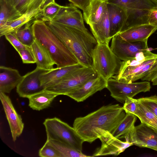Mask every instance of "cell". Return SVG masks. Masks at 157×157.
<instances>
[{"mask_svg":"<svg viewBox=\"0 0 157 157\" xmlns=\"http://www.w3.org/2000/svg\"><path fill=\"white\" fill-rule=\"evenodd\" d=\"M126 114L118 104L103 105L86 116L76 118L73 127L84 142L91 143L94 141V132L96 128L112 133Z\"/></svg>","mask_w":157,"mask_h":157,"instance_id":"obj_1","label":"cell"},{"mask_svg":"<svg viewBox=\"0 0 157 157\" xmlns=\"http://www.w3.org/2000/svg\"><path fill=\"white\" fill-rule=\"evenodd\" d=\"M45 23L80 63L92 67L93 52L98 44L93 35L74 27L52 21Z\"/></svg>","mask_w":157,"mask_h":157,"instance_id":"obj_2","label":"cell"},{"mask_svg":"<svg viewBox=\"0 0 157 157\" xmlns=\"http://www.w3.org/2000/svg\"><path fill=\"white\" fill-rule=\"evenodd\" d=\"M31 27L35 39L48 51L56 65V67L80 63L75 56L45 22L40 19L35 20Z\"/></svg>","mask_w":157,"mask_h":157,"instance_id":"obj_3","label":"cell"},{"mask_svg":"<svg viewBox=\"0 0 157 157\" xmlns=\"http://www.w3.org/2000/svg\"><path fill=\"white\" fill-rule=\"evenodd\" d=\"M121 62L109 44L98 43L93 50L92 67L98 75L106 80L118 73Z\"/></svg>","mask_w":157,"mask_h":157,"instance_id":"obj_4","label":"cell"},{"mask_svg":"<svg viewBox=\"0 0 157 157\" xmlns=\"http://www.w3.org/2000/svg\"><path fill=\"white\" fill-rule=\"evenodd\" d=\"M43 124L45 128L47 140L64 143L75 150L82 152L84 141L73 127L56 117L46 119Z\"/></svg>","mask_w":157,"mask_h":157,"instance_id":"obj_5","label":"cell"},{"mask_svg":"<svg viewBox=\"0 0 157 157\" xmlns=\"http://www.w3.org/2000/svg\"><path fill=\"white\" fill-rule=\"evenodd\" d=\"M98 75L93 67H84L70 74L57 83L45 89L59 95H67Z\"/></svg>","mask_w":157,"mask_h":157,"instance_id":"obj_6","label":"cell"},{"mask_svg":"<svg viewBox=\"0 0 157 157\" xmlns=\"http://www.w3.org/2000/svg\"><path fill=\"white\" fill-rule=\"evenodd\" d=\"M106 88L111 96L117 101L124 103L126 98H133L138 94L149 91L151 86L149 81L127 83L119 81L113 78L107 80Z\"/></svg>","mask_w":157,"mask_h":157,"instance_id":"obj_7","label":"cell"},{"mask_svg":"<svg viewBox=\"0 0 157 157\" xmlns=\"http://www.w3.org/2000/svg\"><path fill=\"white\" fill-rule=\"evenodd\" d=\"M94 138V141L99 139L101 142V146L92 157L117 155L133 145L130 142L121 140L114 136L111 132L101 128H97L95 130Z\"/></svg>","mask_w":157,"mask_h":157,"instance_id":"obj_8","label":"cell"},{"mask_svg":"<svg viewBox=\"0 0 157 157\" xmlns=\"http://www.w3.org/2000/svg\"><path fill=\"white\" fill-rule=\"evenodd\" d=\"M124 138L133 145L157 151V133L152 128L143 123L134 125Z\"/></svg>","mask_w":157,"mask_h":157,"instance_id":"obj_9","label":"cell"},{"mask_svg":"<svg viewBox=\"0 0 157 157\" xmlns=\"http://www.w3.org/2000/svg\"><path fill=\"white\" fill-rule=\"evenodd\" d=\"M147 42H128L122 40L117 34L112 37L110 47L120 59L124 61L134 58L139 52L148 49Z\"/></svg>","mask_w":157,"mask_h":157,"instance_id":"obj_10","label":"cell"},{"mask_svg":"<svg viewBox=\"0 0 157 157\" xmlns=\"http://www.w3.org/2000/svg\"><path fill=\"white\" fill-rule=\"evenodd\" d=\"M49 70L37 67L23 76V78L16 87V92L22 98L27 97L44 89L41 86L40 76Z\"/></svg>","mask_w":157,"mask_h":157,"instance_id":"obj_11","label":"cell"},{"mask_svg":"<svg viewBox=\"0 0 157 157\" xmlns=\"http://www.w3.org/2000/svg\"><path fill=\"white\" fill-rule=\"evenodd\" d=\"M0 99L9 125L13 140L15 141L23 132L24 123L9 97L5 93L0 92Z\"/></svg>","mask_w":157,"mask_h":157,"instance_id":"obj_12","label":"cell"},{"mask_svg":"<svg viewBox=\"0 0 157 157\" xmlns=\"http://www.w3.org/2000/svg\"><path fill=\"white\" fill-rule=\"evenodd\" d=\"M71 3L63 6L58 14L51 21L77 28L86 32H89L85 27L83 16L81 11Z\"/></svg>","mask_w":157,"mask_h":157,"instance_id":"obj_13","label":"cell"},{"mask_svg":"<svg viewBox=\"0 0 157 157\" xmlns=\"http://www.w3.org/2000/svg\"><path fill=\"white\" fill-rule=\"evenodd\" d=\"M155 59L147 60L135 66H127L121 63L118 73L113 78L122 82L129 83L134 82L145 75Z\"/></svg>","mask_w":157,"mask_h":157,"instance_id":"obj_14","label":"cell"},{"mask_svg":"<svg viewBox=\"0 0 157 157\" xmlns=\"http://www.w3.org/2000/svg\"><path fill=\"white\" fill-rule=\"evenodd\" d=\"M107 80L98 75L85 83L80 88L67 96L78 102L83 101L97 92L106 88Z\"/></svg>","mask_w":157,"mask_h":157,"instance_id":"obj_15","label":"cell"},{"mask_svg":"<svg viewBox=\"0 0 157 157\" xmlns=\"http://www.w3.org/2000/svg\"><path fill=\"white\" fill-rule=\"evenodd\" d=\"M157 30V26L145 24L130 27L117 34L121 39L127 42L144 41L147 40Z\"/></svg>","mask_w":157,"mask_h":157,"instance_id":"obj_16","label":"cell"},{"mask_svg":"<svg viewBox=\"0 0 157 157\" xmlns=\"http://www.w3.org/2000/svg\"><path fill=\"white\" fill-rule=\"evenodd\" d=\"M85 67L81 63L53 69L42 74L40 76L41 86L45 89L60 81L70 74Z\"/></svg>","mask_w":157,"mask_h":157,"instance_id":"obj_17","label":"cell"},{"mask_svg":"<svg viewBox=\"0 0 157 157\" xmlns=\"http://www.w3.org/2000/svg\"><path fill=\"white\" fill-rule=\"evenodd\" d=\"M107 0H90L83 10V17L90 26L99 23L107 10Z\"/></svg>","mask_w":157,"mask_h":157,"instance_id":"obj_18","label":"cell"},{"mask_svg":"<svg viewBox=\"0 0 157 157\" xmlns=\"http://www.w3.org/2000/svg\"><path fill=\"white\" fill-rule=\"evenodd\" d=\"M107 7L110 23V37L112 39L121 31L127 19V13L125 9L115 4L108 2Z\"/></svg>","mask_w":157,"mask_h":157,"instance_id":"obj_19","label":"cell"},{"mask_svg":"<svg viewBox=\"0 0 157 157\" xmlns=\"http://www.w3.org/2000/svg\"><path fill=\"white\" fill-rule=\"evenodd\" d=\"M23 78L19 71L11 67L0 66V92L9 93Z\"/></svg>","mask_w":157,"mask_h":157,"instance_id":"obj_20","label":"cell"},{"mask_svg":"<svg viewBox=\"0 0 157 157\" xmlns=\"http://www.w3.org/2000/svg\"><path fill=\"white\" fill-rule=\"evenodd\" d=\"M42 8L37 9L22 14L20 17L8 24L0 28V36L12 33L20 29L28 22L40 18Z\"/></svg>","mask_w":157,"mask_h":157,"instance_id":"obj_21","label":"cell"},{"mask_svg":"<svg viewBox=\"0 0 157 157\" xmlns=\"http://www.w3.org/2000/svg\"><path fill=\"white\" fill-rule=\"evenodd\" d=\"M36 60V67L50 70L54 68L55 63L47 49L35 39L31 46Z\"/></svg>","mask_w":157,"mask_h":157,"instance_id":"obj_22","label":"cell"},{"mask_svg":"<svg viewBox=\"0 0 157 157\" xmlns=\"http://www.w3.org/2000/svg\"><path fill=\"white\" fill-rule=\"evenodd\" d=\"M59 95L44 89L27 97L29 106L33 110L40 111L49 106L55 98Z\"/></svg>","mask_w":157,"mask_h":157,"instance_id":"obj_23","label":"cell"},{"mask_svg":"<svg viewBox=\"0 0 157 157\" xmlns=\"http://www.w3.org/2000/svg\"><path fill=\"white\" fill-rule=\"evenodd\" d=\"M90 28L98 43L109 44L111 39L110 37V23L107 9L101 21L90 26Z\"/></svg>","mask_w":157,"mask_h":157,"instance_id":"obj_24","label":"cell"},{"mask_svg":"<svg viewBox=\"0 0 157 157\" xmlns=\"http://www.w3.org/2000/svg\"><path fill=\"white\" fill-rule=\"evenodd\" d=\"M108 3L117 5L127 11L150 10L155 5L151 0H107Z\"/></svg>","mask_w":157,"mask_h":157,"instance_id":"obj_25","label":"cell"},{"mask_svg":"<svg viewBox=\"0 0 157 157\" xmlns=\"http://www.w3.org/2000/svg\"><path fill=\"white\" fill-rule=\"evenodd\" d=\"M0 28L12 22L22 15L15 8L9 6L4 0H0Z\"/></svg>","mask_w":157,"mask_h":157,"instance_id":"obj_26","label":"cell"},{"mask_svg":"<svg viewBox=\"0 0 157 157\" xmlns=\"http://www.w3.org/2000/svg\"><path fill=\"white\" fill-rule=\"evenodd\" d=\"M137 105L136 110L134 115L139 118L141 123L157 129V117L137 100Z\"/></svg>","mask_w":157,"mask_h":157,"instance_id":"obj_27","label":"cell"},{"mask_svg":"<svg viewBox=\"0 0 157 157\" xmlns=\"http://www.w3.org/2000/svg\"><path fill=\"white\" fill-rule=\"evenodd\" d=\"M136 117L133 114L126 113L125 117L112 133L113 136L119 139L124 138L135 125Z\"/></svg>","mask_w":157,"mask_h":157,"instance_id":"obj_28","label":"cell"},{"mask_svg":"<svg viewBox=\"0 0 157 157\" xmlns=\"http://www.w3.org/2000/svg\"><path fill=\"white\" fill-rule=\"evenodd\" d=\"M46 141L55 148L59 153L61 157H88L86 155L78 151L69 145L64 143L54 140H47Z\"/></svg>","mask_w":157,"mask_h":157,"instance_id":"obj_29","label":"cell"},{"mask_svg":"<svg viewBox=\"0 0 157 157\" xmlns=\"http://www.w3.org/2000/svg\"><path fill=\"white\" fill-rule=\"evenodd\" d=\"M34 21L28 22L23 27L12 33L22 44L29 47H31L35 40L31 27Z\"/></svg>","mask_w":157,"mask_h":157,"instance_id":"obj_30","label":"cell"},{"mask_svg":"<svg viewBox=\"0 0 157 157\" xmlns=\"http://www.w3.org/2000/svg\"><path fill=\"white\" fill-rule=\"evenodd\" d=\"M53 0H21L16 9L21 15L39 8H43Z\"/></svg>","mask_w":157,"mask_h":157,"instance_id":"obj_31","label":"cell"},{"mask_svg":"<svg viewBox=\"0 0 157 157\" xmlns=\"http://www.w3.org/2000/svg\"><path fill=\"white\" fill-rule=\"evenodd\" d=\"M63 7L53 0L46 5L42 8L40 19L44 22L52 21L58 14Z\"/></svg>","mask_w":157,"mask_h":157,"instance_id":"obj_32","label":"cell"},{"mask_svg":"<svg viewBox=\"0 0 157 157\" xmlns=\"http://www.w3.org/2000/svg\"><path fill=\"white\" fill-rule=\"evenodd\" d=\"M157 117V96L156 95L137 99Z\"/></svg>","mask_w":157,"mask_h":157,"instance_id":"obj_33","label":"cell"},{"mask_svg":"<svg viewBox=\"0 0 157 157\" xmlns=\"http://www.w3.org/2000/svg\"><path fill=\"white\" fill-rule=\"evenodd\" d=\"M38 155L41 157H61L58 151L47 141L39 150Z\"/></svg>","mask_w":157,"mask_h":157,"instance_id":"obj_34","label":"cell"},{"mask_svg":"<svg viewBox=\"0 0 157 157\" xmlns=\"http://www.w3.org/2000/svg\"><path fill=\"white\" fill-rule=\"evenodd\" d=\"M20 56L23 63H36V60L31 48L28 49H22L17 52Z\"/></svg>","mask_w":157,"mask_h":157,"instance_id":"obj_35","label":"cell"},{"mask_svg":"<svg viewBox=\"0 0 157 157\" xmlns=\"http://www.w3.org/2000/svg\"><path fill=\"white\" fill-rule=\"evenodd\" d=\"M137 99L128 97L122 107L126 113L134 114L137 109Z\"/></svg>","mask_w":157,"mask_h":157,"instance_id":"obj_36","label":"cell"},{"mask_svg":"<svg viewBox=\"0 0 157 157\" xmlns=\"http://www.w3.org/2000/svg\"><path fill=\"white\" fill-rule=\"evenodd\" d=\"M6 39L10 43L17 52L20 49L31 48L22 44L13 33H9L5 35Z\"/></svg>","mask_w":157,"mask_h":157,"instance_id":"obj_37","label":"cell"},{"mask_svg":"<svg viewBox=\"0 0 157 157\" xmlns=\"http://www.w3.org/2000/svg\"><path fill=\"white\" fill-rule=\"evenodd\" d=\"M157 77V58L150 69L141 79L143 81H151Z\"/></svg>","mask_w":157,"mask_h":157,"instance_id":"obj_38","label":"cell"},{"mask_svg":"<svg viewBox=\"0 0 157 157\" xmlns=\"http://www.w3.org/2000/svg\"><path fill=\"white\" fill-rule=\"evenodd\" d=\"M148 23L149 24L157 27V6H155L150 10Z\"/></svg>","mask_w":157,"mask_h":157,"instance_id":"obj_39","label":"cell"},{"mask_svg":"<svg viewBox=\"0 0 157 157\" xmlns=\"http://www.w3.org/2000/svg\"><path fill=\"white\" fill-rule=\"evenodd\" d=\"M72 4L83 11L89 4L90 0H68Z\"/></svg>","mask_w":157,"mask_h":157,"instance_id":"obj_40","label":"cell"},{"mask_svg":"<svg viewBox=\"0 0 157 157\" xmlns=\"http://www.w3.org/2000/svg\"><path fill=\"white\" fill-rule=\"evenodd\" d=\"M7 5L16 8L21 0H4Z\"/></svg>","mask_w":157,"mask_h":157,"instance_id":"obj_41","label":"cell"},{"mask_svg":"<svg viewBox=\"0 0 157 157\" xmlns=\"http://www.w3.org/2000/svg\"><path fill=\"white\" fill-rule=\"evenodd\" d=\"M151 82H152L153 85H157V77L154 79Z\"/></svg>","mask_w":157,"mask_h":157,"instance_id":"obj_42","label":"cell"},{"mask_svg":"<svg viewBox=\"0 0 157 157\" xmlns=\"http://www.w3.org/2000/svg\"><path fill=\"white\" fill-rule=\"evenodd\" d=\"M152 2L155 5L157 6V0H151Z\"/></svg>","mask_w":157,"mask_h":157,"instance_id":"obj_43","label":"cell"},{"mask_svg":"<svg viewBox=\"0 0 157 157\" xmlns=\"http://www.w3.org/2000/svg\"><path fill=\"white\" fill-rule=\"evenodd\" d=\"M154 131L157 133V129H155V128H152Z\"/></svg>","mask_w":157,"mask_h":157,"instance_id":"obj_44","label":"cell"}]
</instances>
